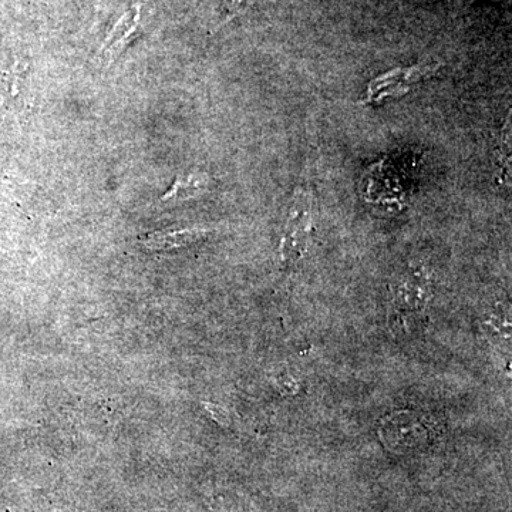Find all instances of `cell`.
Listing matches in <instances>:
<instances>
[{"instance_id":"6da1fadb","label":"cell","mask_w":512,"mask_h":512,"mask_svg":"<svg viewBox=\"0 0 512 512\" xmlns=\"http://www.w3.org/2000/svg\"><path fill=\"white\" fill-rule=\"evenodd\" d=\"M312 231V198L305 190H298L293 197L284 238L281 242V258L286 265H293L305 255Z\"/></svg>"},{"instance_id":"52a82bcc","label":"cell","mask_w":512,"mask_h":512,"mask_svg":"<svg viewBox=\"0 0 512 512\" xmlns=\"http://www.w3.org/2000/svg\"><path fill=\"white\" fill-rule=\"evenodd\" d=\"M202 406H204L208 416H210L215 423L220 424L221 427H228L229 424H231V416H229L227 409H224V407L212 403H202Z\"/></svg>"},{"instance_id":"5b68a950","label":"cell","mask_w":512,"mask_h":512,"mask_svg":"<svg viewBox=\"0 0 512 512\" xmlns=\"http://www.w3.org/2000/svg\"><path fill=\"white\" fill-rule=\"evenodd\" d=\"M429 281L420 272H414L400 286L397 303L406 306V309H421V306L429 299Z\"/></svg>"},{"instance_id":"8992f818","label":"cell","mask_w":512,"mask_h":512,"mask_svg":"<svg viewBox=\"0 0 512 512\" xmlns=\"http://www.w3.org/2000/svg\"><path fill=\"white\" fill-rule=\"evenodd\" d=\"M207 185V177L202 174H190L187 177L175 178L173 187L161 198V201L188 200L200 194Z\"/></svg>"},{"instance_id":"7a4b0ae2","label":"cell","mask_w":512,"mask_h":512,"mask_svg":"<svg viewBox=\"0 0 512 512\" xmlns=\"http://www.w3.org/2000/svg\"><path fill=\"white\" fill-rule=\"evenodd\" d=\"M436 64H419V66L409 67V69H394L383 76L377 77L375 82L369 84L367 90V103H375L386 99V97H396L409 90V84L419 82L423 77L433 76L437 70Z\"/></svg>"},{"instance_id":"277c9868","label":"cell","mask_w":512,"mask_h":512,"mask_svg":"<svg viewBox=\"0 0 512 512\" xmlns=\"http://www.w3.org/2000/svg\"><path fill=\"white\" fill-rule=\"evenodd\" d=\"M138 10L136 16L130 19V15H124L123 18L117 22L114 29L111 30L109 39L106 40L107 47H104V56L109 59V62H113L117 55L128 45L133 36L136 35L138 28ZM104 45V46H106Z\"/></svg>"},{"instance_id":"3957f363","label":"cell","mask_w":512,"mask_h":512,"mask_svg":"<svg viewBox=\"0 0 512 512\" xmlns=\"http://www.w3.org/2000/svg\"><path fill=\"white\" fill-rule=\"evenodd\" d=\"M208 234H210L208 229H177V231L153 232L141 242L150 251H171V249L184 248L195 244V242L207 237Z\"/></svg>"},{"instance_id":"ba28073f","label":"cell","mask_w":512,"mask_h":512,"mask_svg":"<svg viewBox=\"0 0 512 512\" xmlns=\"http://www.w3.org/2000/svg\"><path fill=\"white\" fill-rule=\"evenodd\" d=\"M254 0H225V12H227V20L242 15Z\"/></svg>"}]
</instances>
